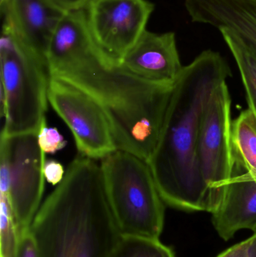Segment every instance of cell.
<instances>
[{"instance_id":"cb8c5ba5","label":"cell","mask_w":256,"mask_h":257,"mask_svg":"<svg viewBox=\"0 0 256 257\" xmlns=\"http://www.w3.org/2000/svg\"><path fill=\"white\" fill-rule=\"evenodd\" d=\"M249 173H250V172H249ZM252 174V175H253L254 177H255V178L256 179V174H252V173H251Z\"/></svg>"},{"instance_id":"7a4b0ae2","label":"cell","mask_w":256,"mask_h":257,"mask_svg":"<svg viewBox=\"0 0 256 257\" xmlns=\"http://www.w3.org/2000/svg\"><path fill=\"white\" fill-rule=\"evenodd\" d=\"M50 75L78 87L106 114L117 148L146 162L156 148L174 84L147 81L113 60L96 41L48 60Z\"/></svg>"},{"instance_id":"ac0fdd59","label":"cell","mask_w":256,"mask_h":257,"mask_svg":"<svg viewBox=\"0 0 256 257\" xmlns=\"http://www.w3.org/2000/svg\"><path fill=\"white\" fill-rule=\"evenodd\" d=\"M39 143L45 154H54L66 145L64 138L57 128L47 126L46 119L44 120L39 130Z\"/></svg>"},{"instance_id":"30bf717a","label":"cell","mask_w":256,"mask_h":257,"mask_svg":"<svg viewBox=\"0 0 256 257\" xmlns=\"http://www.w3.org/2000/svg\"><path fill=\"white\" fill-rule=\"evenodd\" d=\"M0 9L3 28L47 60L50 41L66 12L45 0H0Z\"/></svg>"},{"instance_id":"ba28073f","label":"cell","mask_w":256,"mask_h":257,"mask_svg":"<svg viewBox=\"0 0 256 257\" xmlns=\"http://www.w3.org/2000/svg\"><path fill=\"white\" fill-rule=\"evenodd\" d=\"M48 102L70 128L80 154L102 160L118 149L106 114L88 94L51 77Z\"/></svg>"},{"instance_id":"ffe728a7","label":"cell","mask_w":256,"mask_h":257,"mask_svg":"<svg viewBox=\"0 0 256 257\" xmlns=\"http://www.w3.org/2000/svg\"><path fill=\"white\" fill-rule=\"evenodd\" d=\"M45 179L52 185H57L63 181L65 171L63 166L55 160H48L44 167Z\"/></svg>"},{"instance_id":"9a60e30c","label":"cell","mask_w":256,"mask_h":257,"mask_svg":"<svg viewBox=\"0 0 256 257\" xmlns=\"http://www.w3.org/2000/svg\"><path fill=\"white\" fill-rule=\"evenodd\" d=\"M219 32L237 63L248 106L256 115V54L232 32L228 30Z\"/></svg>"},{"instance_id":"7402d4cb","label":"cell","mask_w":256,"mask_h":257,"mask_svg":"<svg viewBox=\"0 0 256 257\" xmlns=\"http://www.w3.org/2000/svg\"><path fill=\"white\" fill-rule=\"evenodd\" d=\"M246 248L247 242L245 240L242 242L234 244L216 257H246Z\"/></svg>"},{"instance_id":"e0dca14e","label":"cell","mask_w":256,"mask_h":257,"mask_svg":"<svg viewBox=\"0 0 256 257\" xmlns=\"http://www.w3.org/2000/svg\"><path fill=\"white\" fill-rule=\"evenodd\" d=\"M19 241V230L7 196L0 195V254L15 257Z\"/></svg>"},{"instance_id":"7c38bea8","label":"cell","mask_w":256,"mask_h":257,"mask_svg":"<svg viewBox=\"0 0 256 257\" xmlns=\"http://www.w3.org/2000/svg\"><path fill=\"white\" fill-rule=\"evenodd\" d=\"M192 22L234 33L256 54V0H184Z\"/></svg>"},{"instance_id":"8992f818","label":"cell","mask_w":256,"mask_h":257,"mask_svg":"<svg viewBox=\"0 0 256 257\" xmlns=\"http://www.w3.org/2000/svg\"><path fill=\"white\" fill-rule=\"evenodd\" d=\"M39 133L1 135L0 193L9 199L19 232L30 227L42 205L46 160Z\"/></svg>"},{"instance_id":"4fadbf2b","label":"cell","mask_w":256,"mask_h":257,"mask_svg":"<svg viewBox=\"0 0 256 257\" xmlns=\"http://www.w3.org/2000/svg\"><path fill=\"white\" fill-rule=\"evenodd\" d=\"M212 222L218 235L228 241L241 229L256 232V179L249 172L235 171L225 186Z\"/></svg>"},{"instance_id":"6da1fadb","label":"cell","mask_w":256,"mask_h":257,"mask_svg":"<svg viewBox=\"0 0 256 257\" xmlns=\"http://www.w3.org/2000/svg\"><path fill=\"white\" fill-rule=\"evenodd\" d=\"M230 75L223 57L206 50L183 66L174 83L159 140L147 161L161 197L172 208L213 213L200 173L198 137L212 94Z\"/></svg>"},{"instance_id":"5bb4252c","label":"cell","mask_w":256,"mask_h":257,"mask_svg":"<svg viewBox=\"0 0 256 257\" xmlns=\"http://www.w3.org/2000/svg\"><path fill=\"white\" fill-rule=\"evenodd\" d=\"M231 141L236 170L256 174V115L250 108L233 120Z\"/></svg>"},{"instance_id":"d6986e66","label":"cell","mask_w":256,"mask_h":257,"mask_svg":"<svg viewBox=\"0 0 256 257\" xmlns=\"http://www.w3.org/2000/svg\"><path fill=\"white\" fill-rule=\"evenodd\" d=\"M15 257H41L30 227L19 232V241Z\"/></svg>"},{"instance_id":"8fae6325","label":"cell","mask_w":256,"mask_h":257,"mask_svg":"<svg viewBox=\"0 0 256 257\" xmlns=\"http://www.w3.org/2000/svg\"><path fill=\"white\" fill-rule=\"evenodd\" d=\"M120 65L147 81L174 84L183 71L175 33L146 30L129 50Z\"/></svg>"},{"instance_id":"9c48e42d","label":"cell","mask_w":256,"mask_h":257,"mask_svg":"<svg viewBox=\"0 0 256 257\" xmlns=\"http://www.w3.org/2000/svg\"><path fill=\"white\" fill-rule=\"evenodd\" d=\"M154 9L148 0H92L85 12L95 40L120 64L147 30Z\"/></svg>"},{"instance_id":"603a6c76","label":"cell","mask_w":256,"mask_h":257,"mask_svg":"<svg viewBox=\"0 0 256 257\" xmlns=\"http://www.w3.org/2000/svg\"><path fill=\"white\" fill-rule=\"evenodd\" d=\"M247 248H246V257H256V232L246 239Z\"/></svg>"},{"instance_id":"3957f363","label":"cell","mask_w":256,"mask_h":257,"mask_svg":"<svg viewBox=\"0 0 256 257\" xmlns=\"http://www.w3.org/2000/svg\"><path fill=\"white\" fill-rule=\"evenodd\" d=\"M41 257H112L121 233L100 164L80 154L30 226Z\"/></svg>"},{"instance_id":"2e32d148","label":"cell","mask_w":256,"mask_h":257,"mask_svg":"<svg viewBox=\"0 0 256 257\" xmlns=\"http://www.w3.org/2000/svg\"><path fill=\"white\" fill-rule=\"evenodd\" d=\"M112 257H175L171 247L159 238L121 235Z\"/></svg>"},{"instance_id":"277c9868","label":"cell","mask_w":256,"mask_h":257,"mask_svg":"<svg viewBox=\"0 0 256 257\" xmlns=\"http://www.w3.org/2000/svg\"><path fill=\"white\" fill-rule=\"evenodd\" d=\"M101 160L105 193L121 235L159 238L165 202L147 162L120 149Z\"/></svg>"},{"instance_id":"44dd1931","label":"cell","mask_w":256,"mask_h":257,"mask_svg":"<svg viewBox=\"0 0 256 257\" xmlns=\"http://www.w3.org/2000/svg\"><path fill=\"white\" fill-rule=\"evenodd\" d=\"M64 12L86 10L92 0H45Z\"/></svg>"},{"instance_id":"52a82bcc","label":"cell","mask_w":256,"mask_h":257,"mask_svg":"<svg viewBox=\"0 0 256 257\" xmlns=\"http://www.w3.org/2000/svg\"><path fill=\"white\" fill-rule=\"evenodd\" d=\"M232 122L231 95L227 83H222L209 101L198 142L200 173L210 193L213 211L220 203L225 186L235 174Z\"/></svg>"},{"instance_id":"5b68a950","label":"cell","mask_w":256,"mask_h":257,"mask_svg":"<svg viewBox=\"0 0 256 257\" xmlns=\"http://www.w3.org/2000/svg\"><path fill=\"white\" fill-rule=\"evenodd\" d=\"M1 116L3 136L39 132L48 108L50 75L45 59L2 28Z\"/></svg>"}]
</instances>
